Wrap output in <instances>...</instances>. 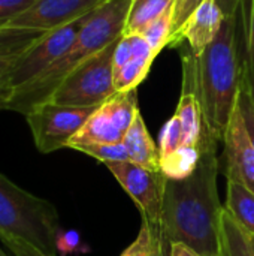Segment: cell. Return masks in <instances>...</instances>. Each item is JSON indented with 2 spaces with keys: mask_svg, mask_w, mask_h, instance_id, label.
<instances>
[{
  "mask_svg": "<svg viewBox=\"0 0 254 256\" xmlns=\"http://www.w3.org/2000/svg\"><path fill=\"white\" fill-rule=\"evenodd\" d=\"M174 0H150L136 8H132L123 34H135L139 33L147 24L156 20Z\"/></svg>",
  "mask_w": 254,
  "mask_h": 256,
  "instance_id": "obj_21",
  "label": "cell"
},
{
  "mask_svg": "<svg viewBox=\"0 0 254 256\" xmlns=\"http://www.w3.org/2000/svg\"><path fill=\"white\" fill-rule=\"evenodd\" d=\"M240 15L226 16L216 39L195 57L183 56V87L195 92L204 118V138L223 142L244 75L238 46Z\"/></svg>",
  "mask_w": 254,
  "mask_h": 256,
  "instance_id": "obj_2",
  "label": "cell"
},
{
  "mask_svg": "<svg viewBox=\"0 0 254 256\" xmlns=\"http://www.w3.org/2000/svg\"><path fill=\"white\" fill-rule=\"evenodd\" d=\"M225 18V14L216 0H205L187 18L178 33L169 40L168 46L175 48L186 39L190 45V52L195 57H199L219 34Z\"/></svg>",
  "mask_w": 254,
  "mask_h": 256,
  "instance_id": "obj_12",
  "label": "cell"
},
{
  "mask_svg": "<svg viewBox=\"0 0 254 256\" xmlns=\"http://www.w3.org/2000/svg\"><path fill=\"white\" fill-rule=\"evenodd\" d=\"M118 39L79 63L63 80L48 102L97 108L112 98L117 93L114 86V51Z\"/></svg>",
  "mask_w": 254,
  "mask_h": 256,
  "instance_id": "obj_5",
  "label": "cell"
},
{
  "mask_svg": "<svg viewBox=\"0 0 254 256\" xmlns=\"http://www.w3.org/2000/svg\"><path fill=\"white\" fill-rule=\"evenodd\" d=\"M201 148L184 146L174 154L160 159V170L169 180H181L189 177L201 160Z\"/></svg>",
  "mask_w": 254,
  "mask_h": 256,
  "instance_id": "obj_18",
  "label": "cell"
},
{
  "mask_svg": "<svg viewBox=\"0 0 254 256\" xmlns=\"http://www.w3.org/2000/svg\"><path fill=\"white\" fill-rule=\"evenodd\" d=\"M138 114L136 90L117 92L105 104L96 108L82 129L70 140L67 148L81 144L123 142Z\"/></svg>",
  "mask_w": 254,
  "mask_h": 256,
  "instance_id": "obj_8",
  "label": "cell"
},
{
  "mask_svg": "<svg viewBox=\"0 0 254 256\" xmlns=\"http://www.w3.org/2000/svg\"><path fill=\"white\" fill-rule=\"evenodd\" d=\"M130 60H132L130 38L126 34H121V38L117 42L115 51H114V74H117L120 69H123Z\"/></svg>",
  "mask_w": 254,
  "mask_h": 256,
  "instance_id": "obj_29",
  "label": "cell"
},
{
  "mask_svg": "<svg viewBox=\"0 0 254 256\" xmlns=\"http://www.w3.org/2000/svg\"><path fill=\"white\" fill-rule=\"evenodd\" d=\"M123 142L130 162L145 168H160L159 148L156 147L141 112L136 116Z\"/></svg>",
  "mask_w": 254,
  "mask_h": 256,
  "instance_id": "obj_13",
  "label": "cell"
},
{
  "mask_svg": "<svg viewBox=\"0 0 254 256\" xmlns=\"http://www.w3.org/2000/svg\"><path fill=\"white\" fill-rule=\"evenodd\" d=\"M159 228L142 219V225L136 240L120 256H153L162 243Z\"/></svg>",
  "mask_w": 254,
  "mask_h": 256,
  "instance_id": "obj_22",
  "label": "cell"
},
{
  "mask_svg": "<svg viewBox=\"0 0 254 256\" xmlns=\"http://www.w3.org/2000/svg\"><path fill=\"white\" fill-rule=\"evenodd\" d=\"M244 42V56H243V64H244V76L249 84V90L252 94V100L254 104V44L246 40Z\"/></svg>",
  "mask_w": 254,
  "mask_h": 256,
  "instance_id": "obj_30",
  "label": "cell"
},
{
  "mask_svg": "<svg viewBox=\"0 0 254 256\" xmlns=\"http://www.w3.org/2000/svg\"><path fill=\"white\" fill-rule=\"evenodd\" d=\"M156 57H132V60L114 74V86L117 92H130L136 90V87L147 78L150 68Z\"/></svg>",
  "mask_w": 254,
  "mask_h": 256,
  "instance_id": "obj_20",
  "label": "cell"
},
{
  "mask_svg": "<svg viewBox=\"0 0 254 256\" xmlns=\"http://www.w3.org/2000/svg\"><path fill=\"white\" fill-rule=\"evenodd\" d=\"M105 2L106 0H37L25 12L16 15L6 24L51 32L87 16Z\"/></svg>",
  "mask_w": 254,
  "mask_h": 256,
  "instance_id": "obj_10",
  "label": "cell"
},
{
  "mask_svg": "<svg viewBox=\"0 0 254 256\" xmlns=\"http://www.w3.org/2000/svg\"><path fill=\"white\" fill-rule=\"evenodd\" d=\"M72 150L85 153L102 164H112V162H126L129 160L127 150L124 142L117 144H81L75 146Z\"/></svg>",
  "mask_w": 254,
  "mask_h": 256,
  "instance_id": "obj_24",
  "label": "cell"
},
{
  "mask_svg": "<svg viewBox=\"0 0 254 256\" xmlns=\"http://www.w3.org/2000/svg\"><path fill=\"white\" fill-rule=\"evenodd\" d=\"M0 256H7L4 252H3V250H1V248H0Z\"/></svg>",
  "mask_w": 254,
  "mask_h": 256,
  "instance_id": "obj_37",
  "label": "cell"
},
{
  "mask_svg": "<svg viewBox=\"0 0 254 256\" xmlns=\"http://www.w3.org/2000/svg\"><path fill=\"white\" fill-rule=\"evenodd\" d=\"M217 256H254V238L223 208Z\"/></svg>",
  "mask_w": 254,
  "mask_h": 256,
  "instance_id": "obj_15",
  "label": "cell"
},
{
  "mask_svg": "<svg viewBox=\"0 0 254 256\" xmlns=\"http://www.w3.org/2000/svg\"><path fill=\"white\" fill-rule=\"evenodd\" d=\"M244 66V64H243ZM237 106L243 116L247 134L252 140L254 146V104L252 100V94L249 90V84L246 81V76L243 75V81H241V87H240V93H238V99H237Z\"/></svg>",
  "mask_w": 254,
  "mask_h": 256,
  "instance_id": "obj_26",
  "label": "cell"
},
{
  "mask_svg": "<svg viewBox=\"0 0 254 256\" xmlns=\"http://www.w3.org/2000/svg\"><path fill=\"white\" fill-rule=\"evenodd\" d=\"M169 256H201L196 254L195 250H192L190 248L180 244V243H174L169 246Z\"/></svg>",
  "mask_w": 254,
  "mask_h": 256,
  "instance_id": "obj_33",
  "label": "cell"
},
{
  "mask_svg": "<svg viewBox=\"0 0 254 256\" xmlns=\"http://www.w3.org/2000/svg\"><path fill=\"white\" fill-rule=\"evenodd\" d=\"M109 172L138 206L142 219L159 226L168 177L160 168H145L130 160L106 164Z\"/></svg>",
  "mask_w": 254,
  "mask_h": 256,
  "instance_id": "obj_9",
  "label": "cell"
},
{
  "mask_svg": "<svg viewBox=\"0 0 254 256\" xmlns=\"http://www.w3.org/2000/svg\"><path fill=\"white\" fill-rule=\"evenodd\" d=\"M166 246H168V244H166L165 242H162L160 246L157 248V250L154 252V255L153 256H166Z\"/></svg>",
  "mask_w": 254,
  "mask_h": 256,
  "instance_id": "obj_35",
  "label": "cell"
},
{
  "mask_svg": "<svg viewBox=\"0 0 254 256\" xmlns=\"http://www.w3.org/2000/svg\"><path fill=\"white\" fill-rule=\"evenodd\" d=\"M175 116L181 122L184 144L189 147H199L204 140V118L199 100L195 92L189 87H181V96L177 105Z\"/></svg>",
  "mask_w": 254,
  "mask_h": 256,
  "instance_id": "obj_14",
  "label": "cell"
},
{
  "mask_svg": "<svg viewBox=\"0 0 254 256\" xmlns=\"http://www.w3.org/2000/svg\"><path fill=\"white\" fill-rule=\"evenodd\" d=\"M61 231L55 207L16 186L0 172V237L18 238L48 256L57 254Z\"/></svg>",
  "mask_w": 254,
  "mask_h": 256,
  "instance_id": "obj_4",
  "label": "cell"
},
{
  "mask_svg": "<svg viewBox=\"0 0 254 256\" xmlns=\"http://www.w3.org/2000/svg\"><path fill=\"white\" fill-rule=\"evenodd\" d=\"M223 144L225 150L222 160L225 164L223 172L226 178H237L254 190V146L238 106H235L229 122Z\"/></svg>",
  "mask_w": 254,
  "mask_h": 256,
  "instance_id": "obj_11",
  "label": "cell"
},
{
  "mask_svg": "<svg viewBox=\"0 0 254 256\" xmlns=\"http://www.w3.org/2000/svg\"><path fill=\"white\" fill-rule=\"evenodd\" d=\"M13 62H15V60L1 58V57H0V88H1V86H3V82H4V80H6V76H7V74H9V70H10V68H12V64H13Z\"/></svg>",
  "mask_w": 254,
  "mask_h": 256,
  "instance_id": "obj_34",
  "label": "cell"
},
{
  "mask_svg": "<svg viewBox=\"0 0 254 256\" xmlns=\"http://www.w3.org/2000/svg\"><path fill=\"white\" fill-rule=\"evenodd\" d=\"M147 2H150V0H133L132 2V8H136V6H139L142 3H147Z\"/></svg>",
  "mask_w": 254,
  "mask_h": 256,
  "instance_id": "obj_36",
  "label": "cell"
},
{
  "mask_svg": "<svg viewBox=\"0 0 254 256\" xmlns=\"http://www.w3.org/2000/svg\"><path fill=\"white\" fill-rule=\"evenodd\" d=\"M133 0H106L87 15L69 51L31 82L7 93H0V111H15L27 116L36 106L48 102L63 80L85 58L102 51L121 38Z\"/></svg>",
  "mask_w": 254,
  "mask_h": 256,
  "instance_id": "obj_3",
  "label": "cell"
},
{
  "mask_svg": "<svg viewBox=\"0 0 254 256\" xmlns=\"http://www.w3.org/2000/svg\"><path fill=\"white\" fill-rule=\"evenodd\" d=\"M253 238H254V234H253Z\"/></svg>",
  "mask_w": 254,
  "mask_h": 256,
  "instance_id": "obj_39",
  "label": "cell"
},
{
  "mask_svg": "<svg viewBox=\"0 0 254 256\" xmlns=\"http://www.w3.org/2000/svg\"><path fill=\"white\" fill-rule=\"evenodd\" d=\"M174 4L175 0L165 9L163 14H160L156 20H153L138 33L148 40V44L151 45L156 54H159L169 44L172 34V24H174Z\"/></svg>",
  "mask_w": 254,
  "mask_h": 256,
  "instance_id": "obj_19",
  "label": "cell"
},
{
  "mask_svg": "<svg viewBox=\"0 0 254 256\" xmlns=\"http://www.w3.org/2000/svg\"><path fill=\"white\" fill-rule=\"evenodd\" d=\"M45 33L46 32L24 27H12L7 24L0 26V57L16 60Z\"/></svg>",
  "mask_w": 254,
  "mask_h": 256,
  "instance_id": "obj_17",
  "label": "cell"
},
{
  "mask_svg": "<svg viewBox=\"0 0 254 256\" xmlns=\"http://www.w3.org/2000/svg\"><path fill=\"white\" fill-rule=\"evenodd\" d=\"M85 18L87 16L64 27L46 32L40 39H37L13 62L0 88V93H7L25 86L42 75L48 68H51L73 45Z\"/></svg>",
  "mask_w": 254,
  "mask_h": 256,
  "instance_id": "obj_6",
  "label": "cell"
},
{
  "mask_svg": "<svg viewBox=\"0 0 254 256\" xmlns=\"http://www.w3.org/2000/svg\"><path fill=\"white\" fill-rule=\"evenodd\" d=\"M184 135L180 118L174 114L163 126L159 141V159H165L184 147Z\"/></svg>",
  "mask_w": 254,
  "mask_h": 256,
  "instance_id": "obj_23",
  "label": "cell"
},
{
  "mask_svg": "<svg viewBox=\"0 0 254 256\" xmlns=\"http://www.w3.org/2000/svg\"><path fill=\"white\" fill-rule=\"evenodd\" d=\"M238 14L243 28V38L254 44V0H243Z\"/></svg>",
  "mask_w": 254,
  "mask_h": 256,
  "instance_id": "obj_27",
  "label": "cell"
},
{
  "mask_svg": "<svg viewBox=\"0 0 254 256\" xmlns=\"http://www.w3.org/2000/svg\"><path fill=\"white\" fill-rule=\"evenodd\" d=\"M0 26H3V22H0Z\"/></svg>",
  "mask_w": 254,
  "mask_h": 256,
  "instance_id": "obj_38",
  "label": "cell"
},
{
  "mask_svg": "<svg viewBox=\"0 0 254 256\" xmlns=\"http://www.w3.org/2000/svg\"><path fill=\"white\" fill-rule=\"evenodd\" d=\"M55 244L58 256L82 255L90 252V246L82 242L81 234L75 230H61L57 236Z\"/></svg>",
  "mask_w": 254,
  "mask_h": 256,
  "instance_id": "obj_25",
  "label": "cell"
},
{
  "mask_svg": "<svg viewBox=\"0 0 254 256\" xmlns=\"http://www.w3.org/2000/svg\"><path fill=\"white\" fill-rule=\"evenodd\" d=\"M226 210L250 234H254V190L237 178L228 177Z\"/></svg>",
  "mask_w": 254,
  "mask_h": 256,
  "instance_id": "obj_16",
  "label": "cell"
},
{
  "mask_svg": "<svg viewBox=\"0 0 254 256\" xmlns=\"http://www.w3.org/2000/svg\"><path fill=\"white\" fill-rule=\"evenodd\" d=\"M37 0H0V22L6 24L16 15L25 12Z\"/></svg>",
  "mask_w": 254,
  "mask_h": 256,
  "instance_id": "obj_28",
  "label": "cell"
},
{
  "mask_svg": "<svg viewBox=\"0 0 254 256\" xmlns=\"http://www.w3.org/2000/svg\"><path fill=\"white\" fill-rule=\"evenodd\" d=\"M216 2L220 6V9L223 10L225 16H234L238 14L243 0H216Z\"/></svg>",
  "mask_w": 254,
  "mask_h": 256,
  "instance_id": "obj_32",
  "label": "cell"
},
{
  "mask_svg": "<svg viewBox=\"0 0 254 256\" xmlns=\"http://www.w3.org/2000/svg\"><path fill=\"white\" fill-rule=\"evenodd\" d=\"M198 168L186 178L166 182L159 232L171 246L184 244L201 256H217L223 208L217 174V144L201 146Z\"/></svg>",
  "mask_w": 254,
  "mask_h": 256,
  "instance_id": "obj_1",
  "label": "cell"
},
{
  "mask_svg": "<svg viewBox=\"0 0 254 256\" xmlns=\"http://www.w3.org/2000/svg\"><path fill=\"white\" fill-rule=\"evenodd\" d=\"M0 240L3 244H6V248L12 252L13 256H48L22 240L10 238V237H0Z\"/></svg>",
  "mask_w": 254,
  "mask_h": 256,
  "instance_id": "obj_31",
  "label": "cell"
},
{
  "mask_svg": "<svg viewBox=\"0 0 254 256\" xmlns=\"http://www.w3.org/2000/svg\"><path fill=\"white\" fill-rule=\"evenodd\" d=\"M96 108L66 106L54 102H45L27 116L36 148L43 153H52L60 148H67L70 140L82 129Z\"/></svg>",
  "mask_w": 254,
  "mask_h": 256,
  "instance_id": "obj_7",
  "label": "cell"
}]
</instances>
